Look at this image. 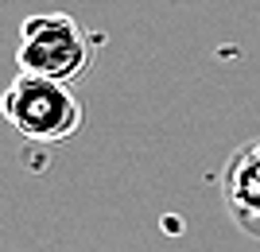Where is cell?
I'll return each instance as SVG.
<instances>
[{
  "label": "cell",
  "mask_w": 260,
  "mask_h": 252,
  "mask_svg": "<svg viewBox=\"0 0 260 252\" xmlns=\"http://www.w3.org/2000/svg\"><path fill=\"white\" fill-rule=\"evenodd\" d=\"M0 117L20 140L51 148V143L70 140L86 124V105L70 89V82L16 70V78L0 93Z\"/></svg>",
  "instance_id": "cell-1"
},
{
  "label": "cell",
  "mask_w": 260,
  "mask_h": 252,
  "mask_svg": "<svg viewBox=\"0 0 260 252\" xmlns=\"http://www.w3.org/2000/svg\"><path fill=\"white\" fill-rule=\"evenodd\" d=\"M98 35H89L82 20L66 12H39L27 16L16 39V66L27 74L58 78V82H78L93 66L98 55Z\"/></svg>",
  "instance_id": "cell-2"
},
{
  "label": "cell",
  "mask_w": 260,
  "mask_h": 252,
  "mask_svg": "<svg viewBox=\"0 0 260 252\" xmlns=\"http://www.w3.org/2000/svg\"><path fill=\"white\" fill-rule=\"evenodd\" d=\"M221 206L245 237L260 241V140L241 143L221 167Z\"/></svg>",
  "instance_id": "cell-3"
}]
</instances>
